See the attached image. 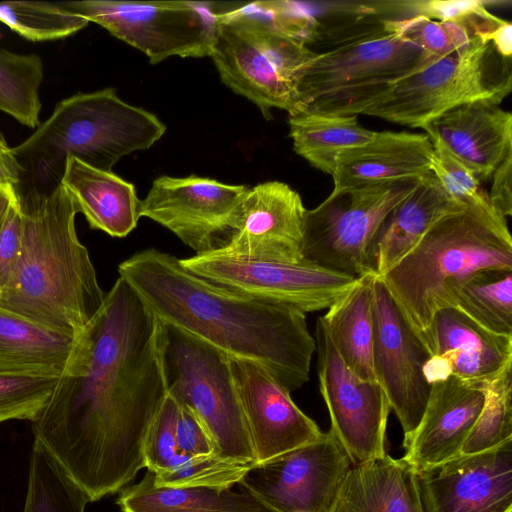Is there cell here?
Wrapping results in <instances>:
<instances>
[{"label":"cell","instance_id":"1","mask_svg":"<svg viewBox=\"0 0 512 512\" xmlns=\"http://www.w3.org/2000/svg\"><path fill=\"white\" fill-rule=\"evenodd\" d=\"M160 330L118 277L32 422L35 440L91 502L121 491L145 467V438L167 396Z\"/></svg>","mask_w":512,"mask_h":512},{"label":"cell","instance_id":"2","mask_svg":"<svg viewBox=\"0 0 512 512\" xmlns=\"http://www.w3.org/2000/svg\"><path fill=\"white\" fill-rule=\"evenodd\" d=\"M118 273L161 322L261 365L290 392L308 382L316 342L304 312L208 281L156 248L134 253Z\"/></svg>","mask_w":512,"mask_h":512},{"label":"cell","instance_id":"3","mask_svg":"<svg viewBox=\"0 0 512 512\" xmlns=\"http://www.w3.org/2000/svg\"><path fill=\"white\" fill-rule=\"evenodd\" d=\"M22 250L0 293V308L51 331L77 338L101 309L105 294L75 229V205L59 183L17 190Z\"/></svg>","mask_w":512,"mask_h":512},{"label":"cell","instance_id":"4","mask_svg":"<svg viewBox=\"0 0 512 512\" xmlns=\"http://www.w3.org/2000/svg\"><path fill=\"white\" fill-rule=\"evenodd\" d=\"M493 268L512 269L507 219L465 207L436 222L378 278L423 341L433 315L451 306L457 287L472 274Z\"/></svg>","mask_w":512,"mask_h":512},{"label":"cell","instance_id":"5","mask_svg":"<svg viewBox=\"0 0 512 512\" xmlns=\"http://www.w3.org/2000/svg\"><path fill=\"white\" fill-rule=\"evenodd\" d=\"M165 131L154 114L105 88L60 101L51 116L13 151L22 178L29 176L28 187L51 189L60 183L68 156L111 172L120 158L150 148Z\"/></svg>","mask_w":512,"mask_h":512},{"label":"cell","instance_id":"6","mask_svg":"<svg viewBox=\"0 0 512 512\" xmlns=\"http://www.w3.org/2000/svg\"><path fill=\"white\" fill-rule=\"evenodd\" d=\"M212 10L216 28L210 57L222 82L267 120L272 108L297 112L299 80L316 53L278 31L249 3L226 8L212 3Z\"/></svg>","mask_w":512,"mask_h":512},{"label":"cell","instance_id":"7","mask_svg":"<svg viewBox=\"0 0 512 512\" xmlns=\"http://www.w3.org/2000/svg\"><path fill=\"white\" fill-rule=\"evenodd\" d=\"M433 61L385 28L345 42L316 53L306 64L298 84V111L357 116L390 85Z\"/></svg>","mask_w":512,"mask_h":512},{"label":"cell","instance_id":"8","mask_svg":"<svg viewBox=\"0 0 512 512\" xmlns=\"http://www.w3.org/2000/svg\"><path fill=\"white\" fill-rule=\"evenodd\" d=\"M160 350L167 394L198 418L210 439L213 453L255 465L229 356L163 322Z\"/></svg>","mask_w":512,"mask_h":512},{"label":"cell","instance_id":"9","mask_svg":"<svg viewBox=\"0 0 512 512\" xmlns=\"http://www.w3.org/2000/svg\"><path fill=\"white\" fill-rule=\"evenodd\" d=\"M512 89L511 59L475 37L466 46L396 81L374 98L363 115L413 128L459 105L500 104Z\"/></svg>","mask_w":512,"mask_h":512},{"label":"cell","instance_id":"10","mask_svg":"<svg viewBox=\"0 0 512 512\" xmlns=\"http://www.w3.org/2000/svg\"><path fill=\"white\" fill-rule=\"evenodd\" d=\"M420 179L332 190L318 206L306 209L303 259L354 277L375 274L377 233L390 211L416 187Z\"/></svg>","mask_w":512,"mask_h":512},{"label":"cell","instance_id":"11","mask_svg":"<svg viewBox=\"0 0 512 512\" xmlns=\"http://www.w3.org/2000/svg\"><path fill=\"white\" fill-rule=\"evenodd\" d=\"M142 51L151 64L168 57L210 56L216 16L212 3L84 0L62 3Z\"/></svg>","mask_w":512,"mask_h":512},{"label":"cell","instance_id":"12","mask_svg":"<svg viewBox=\"0 0 512 512\" xmlns=\"http://www.w3.org/2000/svg\"><path fill=\"white\" fill-rule=\"evenodd\" d=\"M180 263L208 281L305 314L328 309L357 278L304 259L297 263L255 261L232 257L218 249L180 258Z\"/></svg>","mask_w":512,"mask_h":512},{"label":"cell","instance_id":"13","mask_svg":"<svg viewBox=\"0 0 512 512\" xmlns=\"http://www.w3.org/2000/svg\"><path fill=\"white\" fill-rule=\"evenodd\" d=\"M314 338L319 390L330 415V431L352 466L384 457L391 407L383 389L345 365L321 317Z\"/></svg>","mask_w":512,"mask_h":512},{"label":"cell","instance_id":"14","mask_svg":"<svg viewBox=\"0 0 512 512\" xmlns=\"http://www.w3.org/2000/svg\"><path fill=\"white\" fill-rule=\"evenodd\" d=\"M350 467L329 430L314 442L253 465L238 485L274 512H331Z\"/></svg>","mask_w":512,"mask_h":512},{"label":"cell","instance_id":"15","mask_svg":"<svg viewBox=\"0 0 512 512\" xmlns=\"http://www.w3.org/2000/svg\"><path fill=\"white\" fill-rule=\"evenodd\" d=\"M430 357L427 347L376 276L373 371L402 427L403 446L417 428L429 398L431 384L425 370Z\"/></svg>","mask_w":512,"mask_h":512},{"label":"cell","instance_id":"16","mask_svg":"<svg viewBox=\"0 0 512 512\" xmlns=\"http://www.w3.org/2000/svg\"><path fill=\"white\" fill-rule=\"evenodd\" d=\"M249 188L190 175L161 176L140 201V217L174 233L195 255L221 248Z\"/></svg>","mask_w":512,"mask_h":512},{"label":"cell","instance_id":"17","mask_svg":"<svg viewBox=\"0 0 512 512\" xmlns=\"http://www.w3.org/2000/svg\"><path fill=\"white\" fill-rule=\"evenodd\" d=\"M305 212L301 196L288 184H258L249 188L233 228L218 250L247 260L300 262Z\"/></svg>","mask_w":512,"mask_h":512},{"label":"cell","instance_id":"18","mask_svg":"<svg viewBox=\"0 0 512 512\" xmlns=\"http://www.w3.org/2000/svg\"><path fill=\"white\" fill-rule=\"evenodd\" d=\"M255 454V465L318 440L323 432L292 400L290 391L261 365L229 357Z\"/></svg>","mask_w":512,"mask_h":512},{"label":"cell","instance_id":"19","mask_svg":"<svg viewBox=\"0 0 512 512\" xmlns=\"http://www.w3.org/2000/svg\"><path fill=\"white\" fill-rule=\"evenodd\" d=\"M417 475L425 512L512 510V441Z\"/></svg>","mask_w":512,"mask_h":512},{"label":"cell","instance_id":"20","mask_svg":"<svg viewBox=\"0 0 512 512\" xmlns=\"http://www.w3.org/2000/svg\"><path fill=\"white\" fill-rule=\"evenodd\" d=\"M485 401L482 389L449 375L431 384L421 420L402 459L417 473L460 456Z\"/></svg>","mask_w":512,"mask_h":512},{"label":"cell","instance_id":"21","mask_svg":"<svg viewBox=\"0 0 512 512\" xmlns=\"http://www.w3.org/2000/svg\"><path fill=\"white\" fill-rule=\"evenodd\" d=\"M423 342L450 375L480 389L512 361V336L486 330L453 306L433 315Z\"/></svg>","mask_w":512,"mask_h":512},{"label":"cell","instance_id":"22","mask_svg":"<svg viewBox=\"0 0 512 512\" xmlns=\"http://www.w3.org/2000/svg\"><path fill=\"white\" fill-rule=\"evenodd\" d=\"M422 129L454 157L486 181L512 151V114L491 101L454 107Z\"/></svg>","mask_w":512,"mask_h":512},{"label":"cell","instance_id":"23","mask_svg":"<svg viewBox=\"0 0 512 512\" xmlns=\"http://www.w3.org/2000/svg\"><path fill=\"white\" fill-rule=\"evenodd\" d=\"M432 156L433 145L427 134L375 132L368 142L338 155L333 191L421 178L431 172Z\"/></svg>","mask_w":512,"mask_h":512},{"label":"cell","instance_id":"24","mask_svg":"<svg viewBox=\"0 0 512 512\" xmlns=\"http://www.w3.org/2000/svg\"><path fill=\"white\" fill-rule=\"evenodd\" d=\"M60 184L92 229L112 237L127 236L140 218L135 187L116 174L68 156Z\"/></svg>","mask_w":512,"mask_h":512},{"label":"cell","instance_id":"25","mask_svg":"<svg viewBox=\"0 0 512 512\" xmlns=\"http://www.w3.org/2000/svg\"><path fill=\"white\" fill-rule=\"evenodd\" d=\"M465 206L454 200L432 172L384 219L375 240L374 267L377 277L397 264L440 219Z\"/></svg>","mask_w":512,"mask_h":512},{"label":"cell","instance_id":"26","mask_svg":"<svg viewBox=\"0 0 512 512\" xmlns=\"http://www.w3.org/2000/svg\"><path fill=\"white\" fill-rule=\"evenodd\" d=\"M331 512H425L418 475L388 454L351 465Z\"/></svg>","mask_w":512,"mask_h":512},{"label":"cell","instance_id":"27","mask_svg":"<svg viewBox=\"0 0 512 512\" xmlns=\"http://www.w3.org/2000/svg\"><path fill=\"white\" fill-rule=\"evenodd\" d=\"M77 339L0 308V374L59 378Z\"/></svg>","mask_w":512,"mask_h":512},{"label":"cell","instance_id":"28","mask_svg":"<svg viewBox=\"0 0 512 512\" xmlns=\"http://www.w3.org/2000/svg\"><path fill=\"white\" fill-rule=\"evenodd\" d=\"M375 281L374 273L357 277L321 317L345 365L368 381H376L372 363Z\"/></svg>","mask_w":512,"mask_h":512},{"label":"cell","instance_id":"29","mask_svg":"<svg viewBox=\"0 0 512 512\" xmlns=\"http://www.w3.org/2000/svg\"><path fill=\"white\" fill-rule=\"evenodd\" d=\"M117 504L122 512H274L242 488L161 487L150 471L123 488Z\"/></svg>","mask_w":512,"mask_h":512},{"label":"cell","instance_id":"30","mask_svg":"<svg viewBox=\"0 0 512 512\" xmlns=\"http://www.w3.org/2000/svg\"><path fill=\"white\" fill-rule=\"evenodd\" d=\"M288 123L294 151L311 166L331 176L342 151L368 142L375 133L360 125L354 115L303 110L289 114Z\"/></svg>","mask_w":512,"mask_h":512},{"label":"cell","instance_id":"31","mask_svg":"<svg viewBox=\"0 0 512 512\" xmlns=\"http://www.w3.org/2000/svg\"><path fill=\"white\" fill-rule=\"evenodd\" d=\"M451 306L490 332L512 336V269L472 274L455 290Z\"/></svg>","mask_w":512,"mask_h":512},{"label":"cell","instance_id":"32","mask_svg":"<svg viewBox=\"0 0 512 512\" xmlns=\"http://www.w3.org/2000/svg\"><path fill=\"white\" fill-rule=\"evenodd\" d=\"M88 502L91 501L86 492L51 453L34 440L22 512H85Z\"/></svg>","mask_w":512,"mask_h":512},{"label":"cell","instance_id":"33","mask_svg":"<svg viewBox=\"0 0 512 512\" xmlns=\"http://www.w3.org/2000/svg\"><path fill=\"white\" fill-rule=\"evenodd\" d=\"M42 80L43 64L38 55L0 49V111L27 127H38Z\"/></svg>","mask_w":512,"mask_h":512},{"label":"cell","instance_id":"34","mask_svg":"<svg viewBox=\"0 0 512 512\" xmlns=\"http://www.w3.org/2000/svg\"><path fill=\"white\" fill-rule=\"evenodd\" d=\"M481 389L484 405L460 455L482 453L512 441V361Z\"/></svg>","mask_w":512,"mask_h":512},{"label":"cell","instance_id":"35","mask_svg":"<svg viewBox=\"0 0 512 512\" xmlns=\"http://www.w3.org/2000/svg\"><path fill=\"white\" fill-rule=\"evenodd\" d=\"M252 466L214 453L189 455L178 451L165 469L152 473L155 484L161 487L228 489L239 484Z\"/></svg>","mask_w":512,"mask_h":512},{"label":"cell","instance_id":"36","mask_svg":"<svg viewBox=\"0 0 512 512\" xmlns=\"http://www.w3.org/2000/svg\"><path fill=\"white\" fill-rule=\"evenodd\" d=\"M0 22L30 41L67 37L89 24L65 7L32 1L0 2Z\"/></svg>","mask_w":512,"mask_h":512},{"label":"cell","instance_id":"37","mask_svg":"<svg viewBox=\"0 0 512 512\" xmlns=\"http://www.w3.org/2000/svg\"><path fill=\"white\" fill-rule=\"evenodd\" d=\"M384 28L435 60L466 47L475 38L464 22L437 21L421 15L385 19Z\"/></svg>","mask_w":512,"mask_h":512},{"label":"cell","instance_id":"38","mask_svg":"<svg viewBox=\"0 0 512 512\" xmlns=\"http://www.w3.org/2000/svg\"><path fill=\"white\" fill-rule=\"evenodd\" d=\"M58 377L0 374V423L34 422L47 406Z\"/></svg>","mask_w":512,"mask_h":512},{"label":"cell","instance_id":"39","mask_svg":"<svg viewBox=\"0 0 512 512\" xmlns=\"http://www.w3.org/2000/svg\"><path fill=\"white\" fill-rule=\"evenodd\" d=\"M430 140L433 145L431 172L447 193L465 207L502 217L491 206L488 194L481 188L474 172L454 157L438 140Z\"/></svg>","mask_w":512,"mask_h":512},{"label":"cell","instance_id":"40","mask_svg":"<svg viewBox=\"0 0 512 512\" xmlns=\"http://www.w3.org/2000/svg\"><path fill=\"white\" fill-rule=\"evenodd\" d=\"M178 411L177 402L167 394L145 438L144 460L148 471L157 473L165 469L178 452L176 440Z\"/></svg>","mask_w":512,"mask_h":512},{"label":"cell","instance_id":"41","mask_svg":"<svg viewBox=\"0 0 512 512\" xmlns=\"http://www.w3.org/2000/svg\"><path fill=\"white\" fill-rule=\"evenodd\" d=\"M22 212L16 200L0 231V293L10 282L18 265L22 250Z\"/></svg>","mask_w":512,"mask_h":512},{"label":"cell","instance_id":"42","mask_svg":"<svg viewBox=\"0 0 512 512\" xmlns=\"http://www.w3.org/2000/svg\"><path fill=\"white\" fill-rule=\"evenodd\" d=\"M488 2L479 0H416L398 2L399 10L437 21L464 22Z\"/></svg>","mask_w":512,"mask_h":512},{"label":"cell","instance_id":"43","mask_svg":"<svg viewBox=\"0 0 512 512\" xmlns=\"http://www.w3.org/2000/svg\"><path fill=\"white\" fill-rule=\"evenodd\" d=\"M178 406L176 422L178 451L189 455L213 453L210 439L201 422L189 409Z\"/></svg>","mask_w":512,"mask_h":512},{"label":"cell","instance_id":"44","mask_svg":"<svg viewBox=\"0 0 512 512\" xmlns=\"http://www.w3.org/2000/svg\"><path fill=\"white\" fill-rule=\"evenodd\" d=\"M491 178L489 202L499 215L504 218L510 217L512 215V151L505 156Z\"/></svg>","mask_w":512,"mask_h":512},{"label":"cell","instance_id":"45","mask_svg":"<svg viewBox=\"0 0 512 512\" xmlns=\"http://www.w3.org/2000/svg\"><path fill=\"white\" fill-rule=\"evenodd\" d=\"M23 175L22 167L0 133V186L16 188L20 185Z\"/></svg>","mask_w":512,"mask_h":512},{"label":"cell","instance_id":"46","mask_svg":"<svg viewBox=\"0 0 512 512\" xmlns=\"http://www.w3.org/2000/svg\"><path fill=\"white\" fill-rule=\"evenodd\" d=\"M18 198L19 195L16 188L0 186V231L4 225L10 207Z\"/></svg>","mask_w":512,"mask_h":512}]
</instances>
